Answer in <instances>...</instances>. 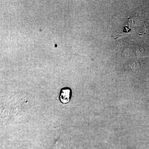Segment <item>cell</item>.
<instances>
[{"label": "cell", "mask_w": 149, "mask_h": 149, "mask_svg": "<svg viewBox=\"0 0 149 149\" xmlns=\"http://www.w3.org/2000/svg\"><path fill=\"white\" fill-rule=\"evenodd\" d=\"M72 90L70 88L65 87L62 88L60 92L59 100L62 103H68L72 97Z\"/></svg>", "instance_id": "obj_1"}]
</instances>
